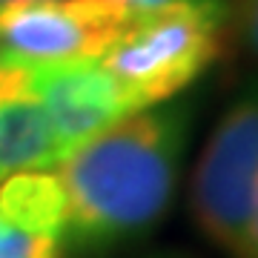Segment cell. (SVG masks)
Wrapping results in <instances>:
<instances>
[{
  "label": "cell",
  "mask_w": 258,
  "mask_h": 258,
  "mask_svg": "<svg viewBox=\"0 0 258 258\" xmlns=\"http://www.w3.org/2000/svg\"><path fill=\"white\" fill-rule=\"evenodd\" d=\"M192 106L169 101L135 112L55 166L66 198V252H98L147 235L181 186Z\"/></svg>",
  "instance_id": "obj_1"
},
{
  "label": "cell",
  "mask_w": 258,
  "mask_h": 258,
  "mask_svg": "<svg viewBox=\"0 0 258 258\" xmlns=\"http://www.w3.org/2000/svg\"><path fill=\"white\" fill-rule=\"evenodd\" d=\"M227 26V3L138 12L101 63L132 109H152L178 101L221 60Z\"/></svg>",
  "instance_id": "obj_2"
},
{
  "label": "cell",
  "mask_w": 258,
  "mask_h": 258,
  "mask_svg": "<svg viewBox=\"0 0 258 258\" xmlns=\"http://www.w3.org/2000/svg\"><path fill=\"white\" fill-rule=\"evenodd\" d=\"M258 201V86L221 112L189 178V212L204 238L230 258H247Z\"/></svg>",
  "instance_id": "obj_3"
},
{
  "label": "cell",
  "mask_w": 258,
  "mask_h": 258,
  "mask_svg": "<svg viewBox=\"0 0 258 258\" xmlns=\"http://www.w3.org/2000/svg\"><path fill=\"white\" fill-rule=\"evenodd\" d=\"M138 9L123 0L0 3V60L23 66L101 60Z\"/></svg>",
  "instance_id": "obj_4"
},
{
  "label": "cell",
  "mask_w": 258,
  "mask_h": 258,
  "mask_svg": "<svg viewBox=\"0 0 258 258\" xmlns=\"http://www.w3.org/2000/svg\"><path fill=\"white\" fill-rule=\"evenodd\" d=\"M29 78L63 158L118 120L135 115L129 98L101 60L37 63L29 66Z\"/></svg>",
  "instance_id": "obj_5"
},
{
  "label": "cell",
  "mask_w": 258,
  "mask_h": 258,
  "mask_svg": "<svg viewBox=\"0 0 258 258\" xmlns=\"http://www.w3.org/2000/svg\"><path fill=\"white\" fill-rule=\"evenodd\" d=\"M63 161L29 66L0 60V181L18 172L55 169Z\"/></svg>",
  "instance_id": "obj_6"
},
{
  "label": "cell",
  "mask_w": 258,
  "mask_h": 258,
  "mask_svg": "<svg viewBox=\"0 0 258 258\" xmlns=\"http://www.w3.org/2000/svg\"><path fill=\"white\" fill-rule=\"evenodd\" d=\"M0 215L66 244V198L55 169L18 172L0 181Z\"/></svg>",
  "instance_id": "obj_7"
},
{
  "label": "cell",
  "mask_w": 258,
  "mask_h": 258,
  "mask_svg": "<svg viewBox=\"0 0 258 258\" xmlns=\"http://www.w3.org/2000/svg\"><path fill=\"white\" fill-rule=\"evenodd\" d=\"M0 258H66V244L0 215Z\"/></svg>",
  "instance_id": "obj_8"
},
{
  "label": "cell",
  "mask_w": 258,
  "mask_h": 258,
  "mask_svg": "<svg viewBox=\"0 0 258 258\" xmlns=\"http://www.w3.org/2000/svg\"><path fill=\"white\" fill-rule=\"evenodd\" d=\"M227 20L241 43L258 57V0H227Z\"/></svg>",
  "instance_id": "obj_9"
},
{
  "label": "cell",
  "mask_w": 258,
  "mask_h": 258,
  "mask_svg": "<svg viewBox=\"0 0 258 258\" xmlns=\"http://www.w3.org/2000/svg\"><path fill=\"white\" fill-rule=\"evenodd\" d=\"M123 3L138 12H147V9H164V6H221L227 0H123Z\"/></svg>",
  "instance_id": "obj_10"
},
{
  "label": "cell",
  "mask_w": 258,
  "mask_h": 258,
  "mask_svg": "<svg viewBox=\"0 0 258 258\" xmlns=\"http://www.w3.org/2000/svg\"><path fill=\"white\" fill-rule=\"evenodd\" d=\"M247 258H258V201L252 212V224H249V244H247Z\"/></svg>",
  "instance_id": "obj_11"
},
{
  "label": "cell",
  "mask_w": 258,
  "mask_h": 258,
  "mask_svg": "<svg viewBox=\"0 0 258 258\" xmlns=\"http://www.w3.org/2000/svg\"><path fill=\"white\" fill-rule=\"evenodd\" d=\"M0 3H9V0H0Z\"/></svg>",
  "instance_id": "obj_12"
}]
</instances>
